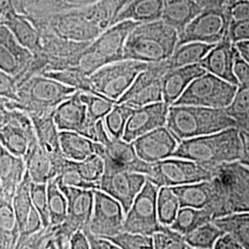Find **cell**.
<instances>
[{"mask_svg": "<svg viewBox=\"0 0 249 249\" xmlns=\"http://www.w3.org/2000/svg\"><path fill=\"white\" fill-rule=\"evenodd\" d=\"M108 239L113 242L118 249H153V240L151 235L134 233L123 230L114 236L108 237Z\"/></svg>", "mask_w": 249, "mask_h": 249, "instance_id": "obj_47", "label": "cell"}, {"mask_svg": "<svg viewBox=\"0 0 249 249\" xmlns=\"http://www.w3.org/2000/svg\"><path fill=\"white\" fill-rule=\"evenodd\" d=\"M24 160L31 180L34 183L47 184L51 179L59 176L67 158L61 161L54 160L37 142L28 151Z\"/></svg>", "mask_w": 249, "mask_h": 249, "instance_id": "obj_23", "label": "cell"}, {"mask_svg": "<svg viewBox=\"0 0 249 249\" xmlns=\"http://www.w3.org/2000/svg\"><path fill=\"white\" fill-rule=\"evenodd\" d=\"M134 107L125 104H117L104 118L105 125L109 135L114 139H122L126 122Z\"/></svg>", "mask_w": 249, "mask_h": 249, "instance_id": "obj_43", "label": "cell"}, {"mask_svg": "<svg viewBox=\"0 0 249 249\" xmlns=\"http://www.w3.org/2000/svg\"><path fill=\"white\" fill-rule=\"evenodd\" d=\"M58 187L68 201V214L65 222L60 224L61 228L70 235L77 230L88 228L93 210V189L69 187L61 184H58Z\"/></svg>", "mask_w": 249, "mask_h": 249, "instance_id": "obj_16", "label": "cell"}, {"mask_svg": "<svg viewBox=\"0 0 249 249\" xmlns=\"http://www.w3.org/2000/svg\"><path fill=\"white\" fill-rule=\"evenodd\" d=\"M213 223L223 232L231 234L243 249H249V212L229 214L214 219Z\"/></svg>", "mask_w": 249, "mask_h": 249, "instance_id": "obj_34", "label": "cell"}, {"mask_svg": "<svg viewBox=\"0 0 249 249\" xmlns=\"http://www.w3.org/2000/svg\"><path fill=\"white\" fill-rule=\"evenodd\" d=\"M26 174V162L0 145V183L3 196L12 199Z\"/></svg>", "mask_w": 249, "mask_h": 249, "instance_id": "obj_26", "label": "cell"}, {"mask_svg": "<svg viewBox=\"0 0 249 249\" xmlns=\"http://www.w3.org/2000/svg\"><path fill=\"white\" fill-rule=\"evenodd\" d=\"M4 24L9 28L18 43L32 53L42 50L40 33L29 17L17 14L10 7Z\"/></svg>", "mask_w": 249, "mask_h": 249, "instance_id": "obj_27", "label": "cell"}, {"mask_svg": "<svg viewBox=\"0 0 249 249\" xmlns=\"http://www.w3.org/2000/svg\"><path fill=\"white\" fill-rule=\"evenodd\" d=\"M213 216L206 209L180 208L170 227L183 235L196 230L205 223L213 222Z\"/></svg>", "mask_w": 249, "mask_h": 249, "instance_id": "obj_35", "label": "cell"}, {"mask_svg": "<svg viewBox=\"0 0 249 249\" xmlns=\"http://www.w3.org/2000/svg\"><path fill=\"white\" fill-rule=\"evenodd\" d=\"M89 245L86 233L83 230H77L71 238V249H89Z\"/></svg>", "mask_w": 249, "mask_h": 249, "instance_id": "obj_55", "label": "cell"}, {"mask_svg": "<svg viewBox=\"0 0 249 249\" xmlns=\"http://www.w3.org/2000/svg\"><path fill=\"white\" fill-rule=\"evenodd\" d=\"M42 75H45L52 79L58 80L70 87H72L76 90H80L82 92L93 93L96 95L103 96L93 88L91 81L89 80V76H87L83 72L80 71L78 68H71L63 71L45 72Z\"/></svg>", "mask_w": 249, "mask_h": 249, "instance_id": "obj_40", "label": "cell"}, {"mask_svg": "<svg viewBox=\"0 0 249 249\" xmlns=\"http://www.w3.org/2000/svg\"><path fill=\"white\" fill-rule=\"evenodd\" d=\"M150 64L131 59L110 63L92 73L89 80L99 94L117 102Z\"/></svg>", "mask_w": 249, "mask_h": 249, "instance_id": "obj_7", "label": "cell"}, {"mask_svg": "<svg viewBox=\"0 0 249 249\" xmlns=\"http://www.w3.org/2000/svg\"><path fill=\"white\" fill-rule=\"evenodd\" d=\"M229 28L230 16L228 7L202 9L178 34V45L189 42L216 45L229 37Z\"/></svg>", "mask_w": 249, "mask_h": 249, "instance_id": "obj_11", "label": "cell"}, {"mask_svg": "<svg viewBox=\"0 0 249 249\" xmlns=\"http://www.w3.org/2000/svg\"><path fill=\"white\" fill-rule=\"evenodd\" d=\"M233 73L238 81V85L249 84V64L241 56L237 50L234 57Z\"/></svg>", "mask_w": 249, "mask_h": 249, "instance_id": "obj_52", "label": "cell"}, {"mask_svg": "<svg viewBox=\"0 0 249 249\" xmlns=\"http://www.w3.org/2000/svg\"><path fill=\"white\" fill-rule=\"evenodd\" d=\"M5 249V247H4V242H3L2 236H1V234H0V249Z\"/></svg>", "mask_w": 249, "mask_h": 249, "instance_id": "obj_61", "label": "cell"}, {"mask_svg": "<svg viewBox=\"0 0 249 249\" xmlns=\"http://www.w3.org/2000/svg\"><path fill=\"white\" fill-rule=\"evenodd\" d=\"M0 96L17 101V82L15 77L0 70Z\"/></svg>", "mask_w": 249, "mask_h": 249, "instance_id": "obj_50", "label": "cell"}, {"mask_svg": "<svg viewBox=\"0 0 249 249\" xmlns=\"http://www.w3.org/2000/svg\"><path fill=\"white\" fill-rule=\"evenodd\" d=\"M172 157L193 160L211 169L223 163L241 160L245 157V150L240 130L233 126L182 141Z\"/></svg>", "mask_w": 249, "mask_h": 249, "instance_id": "obj_1", "label": "cell"}, {"mask_svg": "<svg viewBox=\"0 0 249 249\" xmlns=\"http://www.w3.org/2000/svg\"><path fill=\"white\" fill-rule=\"evenodd\" d=\"M241 135H242L244 150H245V157L244 158L249 159V131H245V132H241Z\"/></svg>", "mask_w": 249, "mask_h": 249, "instance_id": "obj_59", "label": "cell"}, {"mask_svg": "<svg viewBox=\"0 0 249 249\" xmlns=\"http://www.w3.org/2000/svg\"><path fill=\"white\" fill-rule=\"evenodd\" d=\"M213 199L207 210L213 219L249 212V166L240 160L223 163L211 179Z\"/></svg>", "mask_w": 249, "mask_h": 249, "instance_id": "obj_2", "label": "cell"}, {"mask_svg": "<svg viewBox=\"0 0 249 249\" xmlns=\"http://www.w3.org/2000/svg\"><path fill=\"white\" fill-rule=\"evenodd\" d=\"M132 143L142 160L153 163L172 157L179 142L164 125L144 134Z\"/></svg>", "mask_w": 249, "mask_h": 249, "instance_id": "obj_19", "label": "cell"}, {"mask_svg": "<svg viewBox=\"0 0 249 249\" xmlns=\"http://www.w3.org/2000/svg\"><path fill=\"white\" fill-rule=\"evenodd\" d=\"M237 87L238 85L206 72L188 85L174 105L226 108L231 104Z\"/></svg>", "mask_w": 249, "mask_h": 249, "instance_id": "obj_8", "label": "cell"}, {"mask_svg": "<svg viewBox=\"0 0 249 249\" xmlns=\"http://www.w3.org/2000/svg\"><path fill=\"white\" fill-rule=\"evenodd\" d=\"M84 232L89 241V249H118L116 245L107 237H103L92 233L89 231V227L85 228Z\"/></svg>", "mask_w": 249, "mask_h": 249, "instance_id": "obj_53", "label": "cell"}, {"mask_svg": "<svg viewBox=\"0 0 249 249\" xmlns=\"http://www.w3.org/2000/svg\"><path fill=\"white\" fill-rule=\"evenodd\" d=\"M31 197L34 207L39 213L44 227L50 226V216L48 210V197H47V184H39L32 182Z\"/></svg>", "mask_w": 249, "mask_h": 249, "instance_id": "obj_48", "label": "cell"}, {"mask_svg": "<svg viewBox=\"0 0 249 249\" xmlns=\"http://www.w3.org/2000/svg\"><path fill=\"white\" fill-rule=\"evenodd\" d=\"M234 45L241 56L249 64V40L237 42Z\"/></svg>", "mask_w": 249, "mask_h": 249, "instance_id": "obj_58", "label": "cell"}, {"mask_svg": "<svg viewBox=\"0 0 249 249\" xmlns=\"http://www.w3.org/2000/svg\"><path fill=\"white\" fill-rule=\"evenodd\" d=\"M99 0H40L30 17L42 18L63 11L86 8L95 4Z\"/></svg>", "mask_w": 249, "mask_h": 249, "instance_id": "obj_39", "label": "cell"}, {"mask_svg": "<svg viewBox=\"0 0 249 249\" xmlns=\"http://www.w3.org/2000/svg\"><path fill=\"white\" fill-rule=\"evenodd\" d=\"M48 210L50 216V226H57L65 222L68 214V201L62 190L54 179L47 183Z\"/></svg>", "mask_w": 249, "mask_h": 249, "instance_id": "obj_38", "label": "cell"}, {"mask_svg": "<svg viewBox=\"0 0 249 249\" xmlns=\"http://www.w3.org/2000/svg\"><path fill=\"white\" fill-rule=\"evenodd\" d=\"M34 53L18 43L5 24H0V70L17 78L25 71Z\"/></svg>", "mask_w": 249, "mask_h": 249, "instance_id": "obj_20", "label": "cell"}, {"mask_svg": "<svg viewBox=\"0 0 249 249\" xmlns=\"http://www.w3.org/2000/svg\"><path fill=\"white\" fill-rule=\"evenodd\" d=\"M223 233L220 228L210 222L186 234L185 239L191 249H213L215 242Z\"/></svg>", "mask_w": 249, "mask_h": 249, "instance_id": "obj_41", "label": "cell"}, {"mask_svg": "<svg viewBox=\"0 0 249 249\" xmlns=\"http://www.w3.org/2000/svg\"><path fill=\"white\" fill-rule=\"evenodd\" d=\"M80 98L87 107L88 117L91 125H95L99 120L104 119L116 104L115 101L105 96L82 91H80Z\"/></svg>", "mask_w": 249, "mask_h": 249, "instance_id": "obj_44", "label": "cell"}, {"mask_svg": "<svg viewBox=\"0 0 249 249\" xmlns=\"http://www.w3.org/2000/svg\"><path fill=\"white\" fill-rule=\"evenodd\" d=\"M152 240L153 249H191L185 239V235L167 225H162L160 231L152 235Z\"/></svg>", "mask_w": 249, "mask_h": 249, "instance_id": "obj_46", "label": "cell"}, {"mask_svg": "<svg viewBox=\"0 0 249 249\" xmlns=\"http://www.w3.org/2000/svg\"><path fill=\"white\" fill-rule=\"evenodd\" d=\"M32 182L33 181L31 180L26 171L25 177L21 181V183L18 185V188L12 198V205L20 232L23 230L28 216L31 213L32 208L34 207L31 197Z\"/></svg>", "mask_w": 249, "mask_h": 249, "instance_id": "obj_37", "label": "cell"}, {"mask_svg": "<svg viewBox=\"0 0 249 249\" xmlns=\"http://www.w3.org/2000/svg\"><path fill=\"white\" fill-rule=\"evenodd\" d=\"M170 106L164 101L134 107L124 127L123 140L133 142L136 139L153 129L166 125Z\"/></svg>", "mask_w": 249, "mask_h": 249, "instance_id": "obj_18", "label": "cell"}, {"mask_svg": "<svg viewBox=\"0 0 249 249\" xmlns=\"http://www.w3.org/2000/svg\"><path fill=\"white\" fill-rule=\"evenodd\" d=\"M214 169L193 160L170 157L151 163V173L147 178L160 187H177L211 180L213 178Z\"/></svg>", "mask_w": 249, "mask_h": 249, "instance_id": "obj_10", "label": "cell"}, {"mask_svg": "<svg viewBox=\"0 0 249 249\" xmlns=\"http://www.w3.org/2000/svg\"><path fill=\"white\" fill-rule=\"evenodd\" d=\"M206 72V70L200 64L170 70L163 76L161 81L162 100L169 106L174 105L188 85Z\"/></svg>", "mask_w": 249, "mask_h": 249, "instance_id": "obj_25", "label": "cell"}, {"mask_svg": "<svg viewBox=\"0 0 249 249\" xmlns=\"http://www.w3.org/2000/svg\"><path fill=\"white\" fill-rule=\"evenodd\" d=\"M235 53V45L231 39L227 37L214 45L199 64L204 68L206 71L230 83L238 85V81L233 73Z\"/></svg>", "mask_w": 249, "mask_h": 249, "instance_id": "obj_22", "label": "cell"}, {"mask_svg": "<svg viewBox=\"0 0 249 249\" xmlns=\"http://www.w3.org/2000/svg\"><path fill=\"white\" fill-rule=\"evenodd\" d=\"M55 180L58 184L69 187H80V188H86V189H96L99 188L97 184H92L85 181L80 177V174L77 172L72 165L71 160L67 159L66 163L63 167L61 173L59 176L55 178Z\"/></svg>", "mask_w": 249, "mask_h": 249, "instance_id": "obj_49", "label": "cell"}, {"mask_svg": "<svg viewBox=\"0 0 249 249\" xmlns=\"http://www.w3.org/2000/svg\"><path fill=\"white\" fill-rule=\"evenodd\" d=\"M202 9H222L227 7L225 0H194Z\"/></svg>", "mask_w": 249, "mask_h": 249, "instance_id": "obj_56", "label": "cell"}, {"mask_svg": "<svg viewBox=\"0 0 249 249\" xmlns=\"http://www.w3.org/2000/svg\"><path fill=\"white\" fill-rule=\"evenodd\" d=\"M170 70L168 59L160 63H151L137 76L129 89L116 103L140 107L163 101L161 81Z\"/></svg>", "mask_w": 249, "mask_h": 249, "instance_id": "obj_13", "label": "cell"}, {"mask_svg": "<svg viewBox=\"0 0 249 249\" xmlns=\"http://www.w3.org/2000/svg\"><path fill=\"white\" fill-rule=\"evenodd\" d=\"M59 142L63 155L69 160H84L95 153V142L74 131H60Z\"/></svg>", "mask_w": 249, "mask_h": 249, "instance_id": "obj_31", "label": "cell"}, {"mask_svg": "<svg viewBox=\"0 0 249 249\" xmlns=\"http://www.w3.org/2000/svg\"><path fill=\"white\" fill-rule=\"evenodd\" d=\"M38 142L33 121L26 112L9 109V120L0 128V145L23 159Z\"/></svg>", "mask_w": 249, "mask_h": 249, "instance_id": "obj_14", "label": "cell"}, {"mask_svg": "<svg viewBox=\"0 0 249 249\" xmlns=\"http://www.w3.org/2000/svg\"><path fill=\"white\" fill-rule=\"evenodd\" d=\"M53 112H42V113H31L28 114L34 124L36 131V139L40 147L47 152L51 157L58 161L65 160L66 157L63 155L59 132L60 130L56 126L53 120Z\"/></svg>", "mask_w": 249, "mask_h": 249, "instance_id": "obj_24", "label": "cell"}, {"mask_svg": "<svg viewBox=\"0 0 249 249\" xmlns=\"http://www.w3.org/2000/svg\"><path fill=\"white\" fill-rule=\"evenodd\" d=\"M102 158L105 161V171L99 181V189L119 201L125 214L142 190L147 177L127 169L107 156Z\"/></svg>", "mask_w": 249, "mask_h": 249, "instance_id": "obj_9", "label": "cell"}, {"mask_svg": "<svg viewBox=\"0 0 249 249\" xmlns=\"http://www.w3.org/2000/svg\"><path fill=\"white\" fill-rule=\"evenodd\" d=\"M160 187L147 178L140 193L124 215V230L152 236L160 231L162 224L157 212V196Z\"/></svg>", "mask_w": 249, "mask_h": 249, "instance_id": "obj_12", "label": "cell"}, {"mask_svg": "<svg viewBox=\"0 0 249 249\" xmlns=\"http://www.w3.org/2000/svg\"><path fill=\"white\" fill-rule=\"evenodd\" d=\"M138 24L123 20L109 27L80 53L77 68L90 76L107 64L123 60L125 40Z\"/></svg>", "mask_w": 249, "mask_h": 249, "instance_id": "obj_6", "label": "cell"}, {"mask_svg": "<svg viewBox=\"0 0 249 249\" xmlns=\"http://www.w3.org/2000/svg\"><path fill=\"white\" fill-rule=\"evenodd\" d=\"M216 249H244L240 243L236 240L231 234L228 232H223L217 239L214 245Z\"/></svg>", "mask_w": 249, "mask_h": 249, "instance_id": "obj_54", "label": "cell"}, {"mask_svg": "<svg viewBox=\"0 0 249 249\" xmlns=\"http://www.w3.org/2000/svg\"><path fill=\"white\" fill-rule=\"evenodd\" d=\"M233 126H236V123L225 108L187 105L170 106L166 121V127L178 142Z\"/></svg>", "mask_w": 249, "mask_h": 249, "instance_id": "obj_4", "label": "cell"}, {"mask_svg": "<svg viewBox=\"0 0 249 249\" xmlns=\"http://www.w3.org/2000/svg\"><path fill=\"white\" fill-rule=\"evenodd\" d=\"M76 89L45 75H36L17 86L18 100L7 102L9 109L31 113L53 112Z\"/></svg>", "mask_w": 249, "mask_h": 249, "instance_id": "obj_5", "label": "cell"}, {"mask_svg": "<svg viewBox=\"0 0 249 249\" xmlns=\"http://www.w3.org/2000/svg\"><path fill=\"white\" fill-rule=\"evenodd\" d=\"M178 196L180 208H195L208 210L213 199L212 180L171 187Z\"/></svg>", "mask_w": 249, "mask_h": 249, "instance_id": "obj_28", "label": "cell"}, {"mask_svg": "<svg viewBox=\"0 0 249 249\" xmlns=\"http://www.w3.org/2000/svg\"><path fill=\"white\" fill-rule=\"evenodd\" d=\"M226 113L235 121L241 132L249 130V84L238 85Z\"/></svg>", "mask_w": 249, "mask_h": 249, "instance_id": "obj_36", "label": "cell"}, {"mask_svg": "<svg viewBox=\"0 0 249 249\" xmlns=\"http://www.w3.org/2000/svg\"><path fill=\"white\" fill-rule=\"evenodd\" d=\"M0 234L5 249H16L20 234L12 199L2 196L0 199Z\"/></svg>", "mask_w": 249, "mask_h": 249, "instance_id": "obj_32", "label": "cell"}, {"mask_svg": "<svg viewBox=\"0 0 249 249\" xmlns=\"http://www.w3.org/2000/svg\"><path fill=\"white\" fill-rule=\"evenodd\" d=\"M240 161L241 162H243L244 164H247V165H249V159H246V158H244V159H242Z\"/></svg>", "mask_w": 249, "mask_h": 249, "instance_id": "obj_62", "label": "cell"}, {"mask_svg": "<svg viewBox=\"0 0 249 249\" xmlns=\"http://www.w3.org/2000/svg\"><path fill=\"white\" fill-rule=\"evenodd\" d=\"M53 117L60 131H74L95 141V125L89 123L87 107L80 98V90H76L56 107Z\"/></svg>", "mask_w": 249, "mask_h": 249, "instance_id": "obj_17", "label": "cell"}, {"mask_svg": "<svg viewBox=\"0 0 249 249\" xmlns=\"http://www.w3.org/2000/svg\"><path fill=\"white\" fill-rule=\"evenodd\" d=\"M214 45L199 42H189L178 45L168 59L171 70L199 64Z\"/></svg>", "mask_w": 249, "mask_h": 249, "instance_id": "obj_33", "label": "cell"}, {"mask_svg": "<svg viewBox=\"0 0 249 249\" xmlns=\"http://www.w3.org/2000/svg\"><path fill=\"white\" fill-rule=\"evenodd\" d=\"M9 99L0 96V128L9 120V109L7 107V102Z\"/></svg>", "mask_w": 249, "mask_h": 249, "instance_id": "obj_57", "label": "cell"}, {"mask_svg": "<svg viewBox=\"0 0 249 249\" xmlns=\"http://www.w3.org/2000/svg\"><path fill=\"white\" fill-rule=\"evenodd\" d=\"M237 1H238V0H225V4H226L227 7H229V6H231L233 3L237 2Z\"/></svg>", "mask_w": 249, "mask_h": 249, "instance_id": "obj_60", "label": "cell"}, {"mask_svg": "<svg viewBox=\"0 0 249 249\" xmlns=\"http://www.w3.org/2000/svg\"><path fill=\"white\" fill-rule=\"evenodd\" d=\"M161 13L162 0H126L117 14L115 23L123 20H132L138 23L151 22L160 19Z\"/></svg>", "mask_w": 249, "mask_h": 249, "instance_id": "obj_30", "label": "cell"}, {"mask_svg": "<svg viewBox=\"0 0 249 249\" xmlns=\"http://www.w3.org/2000/svg\"><path fill=\"white\" fill-rule=\"evenodd\" d=\"M72 165L85 181L97 184L105 171L104 159L96 153L82 160H71Z\"/></svg>", "mask_w": 249, "mask_h": 249, "instance_id": "obj_45", "label": "cell"}, {"mask_svg": "<svg viewBox=\"0 0 249 249\" xmlns=\"http://www.w3.org/2000/svg\"><path fill=\"white\" fill-rule=\"evenodd\" d=\"M201 10L194 0H162L161 19L179 34Z\"/></svg>", "mask_w": 249, "mask_h": 249, "instance_id": "obj_29", "label": "cell"}, {"mask_svg": "<svg viewBox=\"0 0 249 249\" xmlns=\"http://www.w3.org/2000/svg\"><path fill=\"white\" fill-rule=\"evenodd\" d=\"M43 227H44V224H43L42 218H41L39 213L36 211V208L33 207L31 210V213L28 216L24 228L20 232V235L18 238L26 237L28 235H31L36 231H40Z\"/></svg>", "mask_w": 249, "mask_h": 249, "instance_id": "obj_51", "label": "cell"}, {"mask_svg": "<svg viewBox=\"0 0 249 249\" xmlns=\"http://www.w3.org/2000/svg\"><path fill=\"white\" fill-rule=\"evenodd\" d=\"M178 44V32L161 18L139 23L127 36L124 59L160 63L169 59Z\"/></svg>", "mask_w": 249, "mask_h": 249, "instance_id": "obj_3", "label": "cell"}, {"mask_svg": "<svg viewBox=\"0 0 249 249\" xmlns=\"http://www.w3.org/2000/svg\"><path fill=\"white\" fill-rule=\"evenodd\" d=\"M180 209L178 196L171 187H160L157 196V212L162 225L169 226L177 217Z\"/></svg>", "mask_w": 249, "mask_h": 249, "instance_id": "obj_42", "label": "cell"}, {"mask_svg": "<svg viewBox=\"0 0 249 249\" xmlns=\"http://www.w3.org/2000/svg\"><path fill=\"white\" fill-rule=\"evenodd\" d=\"M94 202L89 223V231L103 237H111L124 230L122 205L99 188L93 189Z\"/></svg>", "mask_w": 249, "mask_h": 249, "instance_id": "obj_15", "label": "cell"}, {"mask_svg": "<svg viewBox=\"0 0 249 249\" xmlns=\"http://www.w3.org/2000/svg\"><path fill=\"white\" fill-rule=\"evenodd\" d=\"M95 153L120 163L127 169L144 174L146 177L150 175L151 163L142 160L134 148L133 143L127 142L123 139L109 138L104 144L95 142Z\"/></svg>", "mask_w": 249, "mask_h": 249, "instance_id": "obj_21", "label": "cell"}]
</instances>
